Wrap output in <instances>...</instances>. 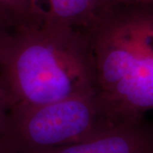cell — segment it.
Listing matches in <instances>:
<instances>
[{"instance_id": "10", "label": "cell", "mask_w": 153, "mask_h": 153, "mask_svg": "<svg viewBox=\"0 0 153 153\" xmlns=\"http://www.w3.org/2000/svg\"><path fill=\"white\" fill-rule=\"evenodd\" d=\"M0 153H16L6 142L3 136H0Z\"/></svg>"}, {"instance_id": "2", "label": "cell", "mask_w": 153, "mask_h": 153, "mask_svg": "<svg viewBox=\"0 0 153 153\" xmlns=\"http://www.w3.org/2000/svg\"><path fill=\"white\" fill-rule=\"evenodd\" d=\"M96 92L120 122L153 110V4L101 8L85 28Z\"/></svg>"}, {"instance_id": "3", "label": "cell", "mask_w": 153, "mask_h": 153, "mask_svg": "<svg viewBox=\"0 0 153 153\" xmlns=\"http://www.w3.org/2000/svg\"><path fill=\"white\" fill-rule=\"evenodd\" d=\"M123 122L97 93L48 104H15L3 134L16 153H45L87 141Z\"/></svg>"}, {"instance_id": "8", "label": "cell", "mask_w": 153, "mask_h": 153, "mask_svg": "<svg viewBox=\"0 0 153 153\" xmlns=\"http://www.w3.org/2000/svg\"><path fill=\"white\" fill-rule=\"evenodd\" d=\"M135 4H153V0H102L101 8L105 6L135 5Z\"/></svg>"}, {"instance_id": "6", "label": "cell", "mask_w": 153, "mask_h": 153, "mask_svg": "<svg viewBox=\"0 0 153 153\" xmlns=\"http://www.w3.org/2000/svg\"><path fill=\"white\" fill-rule=\"evenodd\" d=\"M0 21L10 30L43 24L33 0H0Z\"/></svg>"}, {"instance_id": "11", "label": "cell", "mask_w": 153, "mask_h": 153, "mask_svg": "<svg viewBox=\"0 0 153 153\" xmlns=\"http://www.w3.org/2000/svg\"><path fill=\"white\" fill-rule=\"evenodd\" d=\"M152 153H153V152H152Z\"/></svg>"}, {"instance_id": "4", "label": "cell", "mask_w": 153, "mask_h": 153, "mask_svg": "<svg viewBox=\"0 0 153 153\" xmlns=\"http://www.w3.org/2000/svg\"><path fill=\"white\" fill-rule=\"evenodd\" d=\"M153 123L145 117L123 122L100 136L45 153H152Z\"/></svg>"}, {"instance_id": "9", "label": "cell", "mask_w": 153, "mask_h": 153, "mask_svg": "<svg viewBox=\"0 0 153 153\" xmlns=\"http://www.w3.org/2000/svg\"><path fill=\"white\" fill-rule=\"evenodd\" d=\"M10 29L8 28L3 22L0 21V55L2 53V50L4 49V46L6 43V40L10 35Z\"/></svg>"}, {"instance_id": "7", "label": "cell", "mask_w": 153, "mask_h": 153, "mask_svg": "<svg viewBox=\"0 0 153 153\" xmlns=\"http://www.w3.org/2000/svg\"><path fill=\"white\" fill-rule=\"evenodd\" d=\"M15 104L10 94L0 83V136L5 131L9 116Z\"/></svg>"}, {"instance_id": "1", "label": "cell", "mask_w": 153, "mask_h": 153, "mask_svg": "<svg viewBox=\"0 0 153 153\" xmlns=\"http://www.w3.org/2000/svg\"><path fill=\"white\" fill-rule=\"evenodd\" d=\"M0 83L16 104L29 105L97 93L85 29L43 23L11 30L0 55Z\"/></svg>"}, {"instance_id": "5", "label": "cell", "mask_w": 153, "mask_h": 153, "mask_svg": "<svg viewBox=\"0 0 153 153\" xmlns=\"http://www.w3.org/2000/svg\"><path fill=\"white\" fill-rule=\"evenodd\" d=\"M43 23L87 28L94 20L102 0H33Z\"/></svg>"}]
</instances>
